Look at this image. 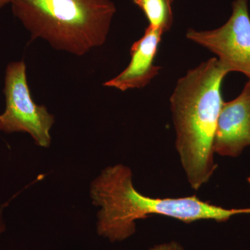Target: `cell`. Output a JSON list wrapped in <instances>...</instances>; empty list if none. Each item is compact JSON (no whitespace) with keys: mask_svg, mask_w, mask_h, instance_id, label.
Instances as JSON below:
<instances>
[{"mask_svg":"<svg viewBox=\"0 0 250 250\" xmlns=\"http://www.w3.org/2000/svg\"><path fill=\"white\" fill-rule=\"evenodd\" d=\"M228 74L218 59L210 58L179 79L171 95L176 149L193 190L208 183L218 167L213 146Z\"/></svg>","mask_w":250,"mask_h":250,"instance_id":"6da1fadb","label":"cell"},{"mask_svg":"<svg viewBox=\"0 0 250 250\" xmlns=\"http://www.w3.org/2000/svg\"><path fill=\"white\" fill-rule=\"evenodd\" d=\"M90 196L93 205L100 208L97 215V232L111 243L132 236L136 233V222L151 215L192 223L199 220L224 223L236 215L250 214V208H224L195 195L177 198L146 196L136 190L132 171L123 164L104 169L90 184Z\"/></svg>","mask_w":250,"mask_h":250,"instance_id":"7a4b0ae2","label":"cell"},{"mask_svg":"<svg viewBox=\"0 0 250 250\" xmlns=\"http://www.w3.org/2000/svg\"><path fill=\"white\" fill-rule=\"evenodd\" d=\"M14 16L54 49L77 56L104 43L116 7L111 0H12Z\"/></svg>","mask_w":250,"mask_h":250,"instance_id":"3957f363","label":"cell"},{"mask_svg":"<svg viewBox=\"0 0 250 250\" xmlns=\"http://www.w3.org/2000/svg\"><path fill=\"white\" fill-rule=\"evenodd\" d=\"M6 109L0 115V131L24 132L30 135L36 146L49 147L54 117L43 105H38L31 96L24 62L8 65L4 82Z\"/></svg>","mask_w":250,"mask_h":250,"instance_id":"277c9868","label":"cell"},{"mask_svg":"<svg viewBox=\"0 0 250 250\" xmlns=\"http://www.w3.org/2000/svg\"><path fill=\"white\" fill-rule=\"evenodd\" d=\"M187 39L218 57L229 72H240L250 80V16L248 0H234L232 13L221 27L209 31L189 29Z\"/></svg>","mask_w":250,"mask_h":250,"instance_id":"5b68a950","label":"cell"},{"mask_svg":"<svg viewBox=\"0 0 250 250\" xmlns=\"http://www.w3.org/2000/svg\"><path fill=\"white\" fill-rule=\"evenodd\" d=\"M250 146V90L245 85L237 98L224 103L215 131L214 152L238 157Z\"/></svg>","mask_w":250,"mask_h":250,"instance_id":"8992f818","label":"cell"},{"mask_svg":"<svg viewBox=\"0 0 250 250\" xmlns=\"http://www.w3.org/2000/svg\"><path fill=\"white\" fill-rule=\"evenodd\" d=\"M164 33L148 26L144 35L133 43L130 49L131 62L118 76L104 83L106 87L121 91L142 88L157 76L161 67L154 64Z\"/></svg>","mask_w":250,"mask_h":250,"instance_id":"52a82bcc","label":"cell"},{"mask_svg":"<svg viewBox=\"0 0 250 250\" xmlns=\"http://www.w3.org/2000/svg\"><path fill=\"white\" fill-rule=\"evenodd\" d=\"M147 18L149 26L167 32L173 24L174 0H132Z\"/></svg>","mask_w":250,"mask_h":250,"instance_id":"ba28073f","label":"cell"},{"mask_svg":"<svg viewBox=\"0 0 250 250\" xmlns=\"http://www.w3.org/2000/svg\"><path fill=\"white\" fill-rule=\"evenodd\" d=\"M147 250H186L177 241H171L154 245Z\"/></svg>","mask_w":250,"mask_h":250,"instance_id":"9c48e42d","label":"cell"},{"mask_svg":"<svg viewBox=\"0 0 250 250\" xmlns=\"http://www.w3.org/2000/svg\"><path fill=\"white\" fill-rule=\"evenodd\" d=\"M3 207H0V236L4 232L5 230H6V225H5L4 218H3Z\"/></svg>","mask_w":250,"mask_h":250,"instance_id":"30bf717a","label":"cell"},{"mask_svg":"<svg viewBox=\"0 0 250 250\" xmlns=\"http://www.w3.org/2000/svg\"><path fill=\"white\" fill-rule=\"evenodd\" d=\"M11 1H12V0H0V9L2 8L3 6H4L5 5L11 3Z\"/></svg>","mask_w":250,"mask_h":250,"instance_id":"8fae6325","label":"cell"},{"mask_svg":"<svg viewBox=\"0 0 250 250\" xmlns=\"http://www.w3.org/2000/svg\"><path fill=\"white\" fill-rule=\"evenodd\" d=\"M246 85H247V86L248 87V88H249V89L250 90V80H248V82H247Z\"/></svg>","mask_w":250,"mask_h":250,"instance_id":"7c38bea8","label":"cell"},{"mask_svg":"<svg viewBox=\"0 0 250 250\" xmlns=\"http://www.w3.org/2000/svg\"><path fill=\"white\" fill-rule=\"evenodd\" d=\"M248 182L250 184V177L248 179Z\"/></svg>","mask_w":250,"mask_h":250,"instance_id":"4fadbf2b","label":"cell"}]
</instances>
